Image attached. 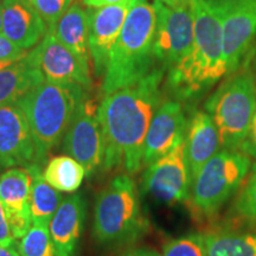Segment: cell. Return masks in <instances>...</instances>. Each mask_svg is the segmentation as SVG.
Returning a JSON list of instances; mask_svg holds the SVG:
<instances>
[{
  "label": "cell",
  "instance_id": "obj_1",
  "mask_svg": "<svg viewBox=\"0 0 256 256\" xmlns=\"http://www.w3.org/2000/svg\"><path fill=\"white\" fill-rule=\"evenodd\" d=\"M164 68H154L136 84L104 95L98 104L104 142V171L124 164L128 174L142 168V151L150 124L162 102Z\"/></svg>",
  "mask_w": 256,
  "mask_h": 256
},
{
  "label": "cell",
  "instance_id": "obj_2",
  "mask_svg": "<svg viewBox=\"0 0 256 256\" xmlns=\"http://www.w3.org/2000/svg\"><path fill=\"white\" fill-rule=\"evenodd\" d=\"M190 5L194 43L168 75V88L177 101L197 98L228 74L220 16L206 0H190Z\"/></svg>",
  "mask_w": 256,
  "mask_h": 256
},
{
  "label": "cell",
  "instance_id": "obj_3",
  "mask_svg": "<svg viewBox=\"0 0 256 256\" xmlns=\"http://www.w3.org/2000/svg\"><path fill=\"white\" fill-rule=\"evenodd\" d=\"M154 31L153 4L138 0L112 49L102 83L104 95L136 84L154 69Z\"/></svg>",
  "mask_w": 256,
  "mask_h": 256
},
{
  "label": "cell",
  "instance_id": "obj_4",
  "mask_svg": "<svg viewBox=\"0 0 256 256\" xmlns=\"http://www.w3.org/2000/svg\"><path fill=\"white\" fill-rule=\"evenodd\" d=\"M78 84L44 81L17 104L26 118L34 144V164H46L51 150L62 139L78 106L87 96Z\"/></svg>",
  "mask_w": 256,
  "mask_h": 256
},
{
  "label": "cell",
  "instance_id": "obj_5",
  "mask_svg": "<svg viewBox=\"0 0 256 256\" xmlns=\"http://www.w3.org/2000/svg\"><path fill=\"white\" fill-rule=\"evenodd\" d=\"M148 230L139 191L130 174H119L96 197L92 234L102 246H128L136 243Z\"/></svg>",
  "mask_w": 256,
  "mask_h": 256
},
{
  "label": "cell",
  "instance_id": "obj_6",
  "mask_svg": "<svg viewBox=\"0 0 256 256\" xmlns=\"http://www.w3.org/2000/svg\"><path fill=\"white\" fill-rule=\"evenodd\" d=\"M204 107L218 130L220 148L238 151L247 136L254 116V75L243 72L232 76L208 98Z\"/></svg>",
  "mask_w": 256,
  "mask_h": 256
},
{
  "label": "cell",
  "instance_id": "obj_7",
  "mask_svg": "<svg viewBox=\"0 0 256 256\" xmlns=\"http://www.w3.org/2000/svg\"><path fill=\"white\" fill-rule=\"evenodd\" d=\"M248 156L220 150L194 176L191 184V206L198 215L211 217L235 196L250 171Z\"/></svg>",
  "mask_w": 256,
  "mask_h": 256
},
{
  "label": "cell",
  "instance_id": "obj_8",
  "mask_svg": "<svg viewBox=\"0 0 256 256\" xmlns=\"http://www.w3.org/2000/svg\"><path fill=\"white\" fill-rule=\"evenodd\" d=\"M63 151L78 162L92 177L104 170V142L98 106L88 95L78 106L63 139Z\"/></svg>",
  "mask_w": 256,
  "mask_h": 256
},
{
  "label": "cell",
  "instance_id": "obj_9",
  "mask_svg": "<svg viewBox=\"0 0 256 256\" xmlns=\"http://www.w3.org/2000/svg\"><path fill=\"white\" fill-rule=\"evenodd\" d=\"M156 12L154 57L164 66H174L190 51L194 43V16L190 2L176 8L153 2Z\"/></svg>",
  "mask_w": 256,
  "mask_h": 256
},
{
  "label": "cell",
  "instance_id": "obj_10",
  "mask_svg": "<svg viewBox=\"0 0 256 256\" xmlns=\"http://www.w3.org/2000/svg\"><path fill=\"white\" fill-rule=\"evenodd\" d=\"M142 180V191L156 200L166 204L188 200L192 179L185 156V139L147 166Z\"/></svg>",
  "mask_w": 256,
  "mask_h": 256
},
{
  "label": "cell",
  "instance_id": "obj_11",
  "mask_svg": "<svg viewBox=\"0 0 256 256\" xmlns=\"http://www.w3.org/2000/svg\"><path fill=\"white\" fill-rule=\"evenodd\" d=\"M210 5L222 23L226 70L234 72L256 38V0H229Z\"/></svg>",
  "mask_w": 256,
  "mask_h": 256
},
{
  "label": "cell",
  "instance_id": "obj_12",
  "mask_svg": "<svg viewBox=\"0 0 256 256\" xmlns=\"http://www.w3.org/2000/svg\"><path fill=\"white\" fill-rule=\"evenodd\" d=\"M26 58L40 70L48 82L78 84L87 90L92 87L90 66H86L60 43L50 28H48L37 46L28 51Z\"/></svg>",
  "mask_w": 256,
  "mask_h": 256
},
{
  "label": "cell",
  "instance_id": "obj_13",
  "mask_svg": "<svg viewBox=\"0 0 256 256\" xmlns=\"http://www.w3.org/2000/svg\"><path fill=\"white\" fill-rule=\"evenodd\" d=\"M138 0H124L116 4L87 10L89 51L96 76L104 75L112 49L122 30L130 8Z\"/></svg>",
  "mask_w": 256,
  "mask_h": 256
},
{
  "label": "cell",
  "instance_id": "obj_14",
  "mask_svg": "<svg viewBox=\"0 0 256 256\" xmlns=\"http://www.w3.org/2000/svg\"><path fill=\"white\" fill-rule=\"evenodd\" d=\"M188 120L177 100L162 101L153 115L142 151V168L171 152L186 136Z\"/></svg>",
  "mask_w": 256,
  "mask_h": 256
},
{
  "label": "cell",
  "instance_id": "obj_15",
  "mask_svg": "<svg viewBox=\"0 0 256 256\" xmlns=\"http://www.w3.org/2000/svg\"><path fill=\"white\" fill-rule=\"evenodd\" d=\"M34 164L30 126L17 104L0 106V168H28Z\"/></svg>",
  "mask_w": 256,
  "mask_h": 256
},
{
  "label": "cell",
  "instance_id": "obj_16",
  "mask_svg": "<svg viewBox=\"0 0 256 256\" xmlns=\"http://www.w3.org/2000/svg\"><path fill=\"white\" fill-rule=\"evenodd\" d=\"M30 186L31 177L26 168H8L0 176V203L14 240H20L32 226Z\"/></svg>",
  "mask_w": 256,
  "mask_h": 256
},
{
  "label": "cell",
  "instance_id": "obj_17",
  "mask_svg": "<svg viewBox=\"0 0 256 256\" xmlns=\"http://www.w3.org/2000/svg\"><path fill=\"white\" fill-rule=\"evenodd\" d=\"M86 200L81 194L63 198L49 223L56 256H76L86 220Z\"/></svg>",
  "mask_w": 256,
  "mask_h": 256
},
{
  "label": "cell",
  "instance_id": "obj_18",
  "mask_svg": "<svg viewBox=\"0 0 256 256\" xmlns=\"http://www.w3.org/2000/svg\"><path fill=\"white\" fill-rule=\"evenodd\" d=\"M2 34L24 50L36 46L48 26L30 0H2Z\"/></svg>",
  "mask_w": 256,
  "mask_h": 256
},
{
  "label": "cell",
  "instance_id": "obj_19",
  "mask_svg": "<svg viewBox=\"0 0 256 256\" xmlns=\"http://www.w3.org/2000/svg\"><path fill=\"white\" fill-rule=\"evenodd\" d=\"M220 151L218 130L206 110H197L188 120L185 136V156L194 180L198 171Z\"/></svg>",
  "mask_w": 256,
  "mask_h": 256
},
{
  "label": "cell",
  "instance_id": "obj_20",
  "mask_svg": "<svg viewBox=\"0 0 256 256\" xmlns=\"http://www.w3.org/2000/svg\"><path fill=\"white\" fill-rule=\"evenodd\" d=\"M48 28L52 31L54 36L60 43L72 51L86 66H89L90 51L87 11H84L78 4H72L58 22Z\"/></svg>",
  "mask_w": 256,
  "mask_h": 256
},
{
  "label": "cell",
  "instance_id": "obj_21",
  "mask_svg": "<svg viewBox=\"0 0 256 256\" xmlns=\"http://www.w3.org/2000/svg\"><path fill=\"white\" fill-rule=\"evenodd\" d=\"M46 81L40 70L24 57L0 70V106L14 104Z\"/></svg>",
  "mask_w": 256,
  "mask_h": 256
},
{
  "label": "cell",
  "instance_id": "obj_22",
  "mask_svg": "<svg viewBox=\"0 0 256 256\" xmlns=\"http://www.w3.org/2000/svg\"><path fill=\"white\" fill-rule=\"evenodd\" d=\"M26 170L31 177L28 206H30L32 224L49 226L51 218L55 215L60 204L62 203V194L46 183L40 165L31 164L28 166Z\"/></svg>",
  "mask_w": 256,
  "mask_h": 256
},
{
  "label": "cell",
  "instance_id": "obj_23",
  "mask_svg": "<svg viewBox=\"0 0 256 256\" xmlns=\"http://www.w3.org/2000/svg\"><path fill=\"white\" fill-rule=\"evenodd\" d=\"M43 177L55 190L72 194L81 186L86 177V170L72 156H54L44 168Z\"/></svg>",
  "mask_w": 256,
  "mask_h": 256
},
{
  "label": "cell",
  "instance_id": "obj_24",
  "mask_svg": "<svg viewBox=\"0 0 256 256\" xmlns=\"http://www.w3.org/2000/svg\"><path fill=\"white\" fill-rule=\"evenodd\" d=\"M208 256H256V232L204 234Z\"/></svg>",
  "mask_w": 256,
  "mask_h": 256
},
{
  "label": "cell",
  "instance_id": "obj_25",
  "mask_svg": "<svg viewBox=\"0 0 256 256\" xmlns=\"http://www.w3.org/2000/svg\"><path fill=\"white\" fill-rule=\"evenodd\" d=\"M18 252L20 256H56L49 226L32 224L19 241Z\"/></svg>",
  "mask_w": 256,
  "mask_h": 256
},
{
  "label": "cell",
  "instance_id": "obj_26",
  "mask_svg": "<svg viewBox=\"0 0 256 256\" xmlns=\"http://www.w3.org/2000/svg\"><path fill=\"white\" fill-rule=\"evenodd\" d=\"M232 210L240 218L256 224V164L252 165L247 180L243 182L236 194Z\"/></svg>",
  "mask_w": 256,
  "mask_h": 256
},
{
  "label": "cell",
  "instance_id": "obj_27",
  "mask_svg": "<svg viewBox=\"0 0 256 256\" xmlns=\"http://www.w3.org/2000/svg\"><path fill=\"white\" fill-rule=\"evenodd\" d=\"M160 256H208L206 235L192 232L170 240L162 247Z\"/></svg>",
  "mask_w": 256,
  "mask_h": 256
},
{
  "label": "cell",
  "instance_id": "obj_28",
  "mask_svg": "<svg viewBox=\"0 0 256 256\" xmlns=\"http://www.w3.org/2000/svg\"><path fill=\"white\" fill-rule=\"evenodd\" d=\"M74 0H30L36 11L46 22V26H54L72 6Z\"/></svg>",
  "mask_w": 256,
  "mask_h": 256
},
{
  "label": "cell",
  "instance_id": "obj_29",
  "mask_svg": "<svg viewBox=\"0 0 256 256\" xmlns=\"http://www.w3.org/2000/svg\"><path fill=\"white\" fill-rule=\"evenodd\" d=\"M28 50L16 46L14 42L0 34V60H8L12 63L18 62V60H23L28 55Z\"/></svg>",
  "mask_w": 256,
  "mask_h": 256
},
{
  "label": "cell",
  "instance_id": "obj_30",
  "mask_svg": "<svg viewBox=\"0 0 256 256\" xmlns=\"http://www.w3.org/2000/svg\"><path fill=\"white\" fill-rule=\"evenodd\" d=\"M240 151L244 153L246 156H248L249 158L256 159V107L250 128H249V132L247 136H246L244 142H242L241 147H240Z\"/></svg>",
  "mask_w": 256,
  "mask_h": 256
},
{
  "label": "cell",
  "instance_id": "obj_31",
  "mask_svg": "<svg viewBox=\"0 0 256 256\" xmlns=\"http://www.w3.org/2000/svg\"><path fill=\"white\" fill-rule=\"evenodd\" d=\"M16 240L12 236L11 229H10L8 218H6V214L2 203H0V246L4 247H10V246H14Z\"/></svg>",
  "mask_w": 256,
  "mask_h": 256
},
{
  "label": "cell",
  "instance_id": "obj_32",
  "mask_svg": "<svg viewBox=\"0 0 256 256\" xmlns=\"http://www.w3.org/2000/svg\"><path fill=\"white\" fill-rule=\"evenodd\" d=\"M119 256H160V254L156 250H154V249L140 247L127 249V250H124Z\"/></svg>",
  "mask_w": 256,
  "mask_h": 256
},
{
  "label": "cell",
  "instance_id": "obj_33",
  "mask_svg": "<svg viewBox=\"0 0 256 256\" xmlns=\"http://www.w3.org/2000/svg\"><path fill=\"white\" fill-rule=\"evenodd\" d=\"M120 2H124V0H83V2L88 8H102V6L116 4Z\"/></svg>",
  "mask_w": 256,
  "mask_h": 256
},
{
  "label": "cell",
  "instance_id": "obj_34",
  "mask_svg": "<svg viewBox=\"0 0 256 256\" xmlns=\"http://www.w3.org/2000/svg\"><path fill=\"white\" fill-rule=\"evenodd\" d=\"M0 256H20V254L16 248V244L10 246V247L0 246Z\"/></svg>",
  "mask_w": 256,
  "mask_h": 256
},
{
  "label": "cell",
  "instance_id": "obj_35",
  "mask_svg": "<svg viewBox=\"0 0 256 256\" xmlns=\"http://www.w3.org/2000/svg\"><path fill=\"white\" fill-rule=\"evenodd\" d=\"M156 2H162V4L170 6V8H176V6H179L182 4H185V2H188V0H156Z\"/></svg>",
  "mask_w": 256,
  "mask_h": 256
},
{
  "label": "cell",
  "instance_id": "obj_36",
  "mask_svg": "<svg viewBox=\"0 0 256 256\" xmlns=\"http://www.w3.org/2000/svg\"><path fill=\"white\" fill-rule=\"evenodd\" d=\"M2 32V4L0 0V34Z\"/></svg>",
  "mask_w": 256,
  "mask_h": 256
},
{
  "label": "cell",
  "instance_id": "obj_37",
  "mask_svg": "<svg viewBox=\"0 0 256 256\" xmlns=\"http://www.w3.org/2000/svg\"><path fill=\"white\" fill-rule=\"evenodd\" d=\"M11 64H12V62H8V60H0V70L6 68V66H11Z\"/></svg>",
  "mask_w": 256,
  "mask_h": 256
},
{
  "label": "cell",
  "instance_id": "obj_38",
  "mask_svg": "<svg viewBox=\"0 0 256 256\" xmlns=\"http://www.w3.org/2000/svg\"><path fill=\"white\" fill-rule=\"evenodd\" d=\"M209 2H229V0H206Z\"/></svg>",
  "mask_w": 256,
  "mask_h": 256
},
{
  "label": "cell",
  "instance_id": "obj_39",
  "mask_svg": "<svg viewBox=\"0 0 256 256\" xmlns=\"http://www.w3.org/2000/svg\"><path fill=\"white\" fill-rule=\"evenodd\" d=\"M188 2H190V0H188Z\"/></svg>",
  "mask_w": 256,
  "mask_h": 256
}]
</instances>
